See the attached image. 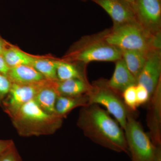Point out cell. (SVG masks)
<instances>
[{"mask_svg":"<svg viewBox=\"0 0 161 161\" xmlns=\"http://www.w3.org/2000/svg\"><path fill=\"white\" fill-rule=\"evenodd\" d=\"M77 125L84 135L95 144L129 155L123 129L99 105L91 104L81 107Z\"/></svg>","mask_w":161,"mask_h":161,"instance_id":"6da1fadb","label":"cell"},{"mask_svg":"<svg viewBox=\"0 0 161 161\" xmlns=\"http://www.w3.org/2000/svg\"><path fill=\"white\" fill-rule=\"evenodd\" d=\"M10 118L18 134L26 137L53 134L61 127L64 119L44 112L35 99L23 105Z\"/></svg>","mask_w":161,"mask_h":161,"instance_id":"7a4b0ae2","label":"cell"},{"mask_svg":"<svg viewBox=\"0 0 161 161\" xmlns=\"http://www.w3.org/2000/svg\"><path fill=\"white\" fill-rule=\"evenodd\" d=\"M121 58V50L107 43L100 33L81 39L63 60L87 64L94 61L116 62Z\"/></svg>","mask_w":161,"mask_h":161,"instance_id":"3957f363","label":"cell"},{"mask_svg":"<svg viewBox=\"0 0 161 161\" xmlns=\"http://www.w3.org/2000/svg\"><path fill=\"white\" fill-rule=\"evenodd\" d=\"M104 40L122 50L139 51L147 53L151 50L153 36L135 21L113 25L112 29L101 32Z\"/></svg>","mask_w":161,"mask_h":161,"instance_id":"277c9868","label":"cell"},{"mask_svg":"<svg viewBox=\"0 0 161 161\" xmlns=\"http://www.w3.org/2000/svg\"><path fill=\"white\" fill-rule=\"evenodd\" d=\"M124 130L131 161H161V147L153 144L132 114Z\"/></svg>","mask_w":161,"mask_h":161,"instance_id":"5b68a950","label":"cell"},{"mask_svg":"<svg viewBox=\"0 0 161 161\" xmlns=\"http://www.w3.org/2000/svg\"><path fill=\"white\" fill-rule=\"evenodd\" d=\"M86 94L90 104L103 106L125 130L128 115L132 114V112L125 105L121 96L107 86L106 80H99L93 83Z\"/></svg>","mask_w":161,"mask_h":161,"instance_id":"8992f818","label":"cell"},{"mask_svg":"<svg viewBox=\"0 0 161 161\" xmlns=\"http://www.w3.org/2000/svg\"><path fill=\"white\" fill-rule=\"evenodd\" d=\"M136 20L152 35L161 32V0H134Z\"/></svg>","mask_w":161,"mask_h":161,"instance_id":"52a82bcc","label":"cell"},{"mask_svg":"<svg viewBox=\"0 0 161 161\" xmlns=\"http://www.w3.org/2000/svg\"><path fill=\"white\" fill-rule=\"evenodd\" d=\"M43 81L27 84L12 83L9 93L2 103L5 111L10 117L14 115L23 105L34 99Z\"/></svg>","mask_w":161,"mask_h":161,"instance_id":"ba28073f","label":"cell"},{"mask_svg":"<svg viewBox=\"0 0 161 161\" xmlns=\"http://www.w3.org/2000/svg\"><path fill=\"white\" fill-rule=\"evenodd\" d=\"M161 50H151L147 53V60L137 78V84L145 87L151 96L161 82Z\"/></svg>","mask_w":161,"mask_h":161,"instance_id":"9c48e42d","label":"cell"},{"mask_svg":"<svg viewBox=\"0 0 161 161\" xmlns=\"http://www.w3.org/2000/svg\"><path fill=\"white\" fill-rule=\"evenodd\" d=\"M109 15L113 25L137 21L132 5L126 0H92Z\"/></svg>","mask_w":161,"mask_h":161,"instance_id":"30bf717a","label":"cell"},{"mask_svg":"<svg viewBox=\"0 0 161 161\" xmlns=\"http://www.w3.org/2000/svg\"><path fill=\"white\" fill-rule=\"evenodd\" d=\"M148 103L147 121L150 130L149 135L155 146L161 147V82Z\"/></svg>","mask_w":161,"mask_h":161,"instance_id":"8fae6325","label":"cell"},{"mask_svg":"<svg viewBox=\"0 0 161 161\" xmlns=\"http://www.w3.org/2000/svg\"><path fill=\"white\" fill-rule=\"evenodd\" d=\"M115 62L112 77L110 80H106V82L111 89L121 96L126 89L137 84V80L127 68L122 58Z\"/></svg>","mask_w":161,"mask_h":161,"instance_id":"7c38bea8","label":"cell"},{"mask_svg":"<svg viewBox=\"0 0 161 161\" xmlns=\"http://www.w3.org/2000/svg\"><path fill=\"white\" fill-rule=\"evenodd\" d=\"M58 81L43 80L34 98L44 112L52 115H56L55 104L59 95L57 88Z\"/></svg>","mask_w":161,"mask_h":161,"instance_id":"4fadbf2b","label":"cell"},{"mask_svg":"<svg viewBox=\"0 0 161 161\" xmlns=\"http://www.w3.org/2000/svg\"><path fill=\"white\" fill-rule=\"evenodd\" d=\"M6 76L12 83L21 84L39 83L46 80L32 66L28 65L9 68Z\"/></svg>","mask_w":161,"mask_h":161,"instance_id":"5bb4252c","label":"cell"},{"mask_svg":"<svg viewBox=\"0 0 161 161\" xmlns=\"http://www.w3.org/2000/svg\"><path fill=\"white\" fill-rule=\"evenodd\" d=\"M89 104V99L87 94L78 96L59 95L55 104V112L56 115L64 119L76 108H81Z\"/></svg>","mask_w":161,"mask_h":161,"instance_id":"9a60e30c","label":"cell"},{"mask_svg":"<svg viewBox=\"0 0 161 161\" xmlns=\"http://www.w3.org/2000/svg\"><path fill=\"white\" fill-rule=\"evenodd\" d=\"M86 78H73L63 81H58L57 88L60 95L78 96L85 95L91 89Z\"/></svg>","mask_w":161,"mask_h":161,"instance_id":"2e32d148","label":"cell"},{"mask_svg":"<svg viewBox=\"0 0 161 161\" xmlns=\"http://www.w3.org/2000/svg\"><path fill=\"white\" fill-rule=\"evenodd\" d=\"M2 55L9 68L20 65L32 66L35 58V56L25 53L10 43L3 52Z\"/></svg>","mask_w":161,"mask_h":161,"instance_id":"e0dca14e","label":"cell"},{"mask_svg":"<svg viewBox=\"0 0 161 161\" xmlns=\"http://www.w3.org/2000/svg\"><path fill=\"white\" fill-rule=\"evenodd\" d=\"M147 53L139 51H122V59L136 80L146 63Z\"/></svg>","mask_w":161,"mask_h":161,"instance_id":"ac0fdd59","label":"cell"},{"mask_svg":"<svg viewBox=\"0 0 161 161\" xmlns=\"http://www.w3.org/2000/svg\"><path fill=\"white\" fill-rule=\"evenodd\" d=\"M58 61L53 58L35 57L32 66L46 80L58 81L57 67Z\"/></svg>","mask_w":161,"mask_h":161,"instance_id":"d6986e66","label":"cell"},{"mask_svg":"<svg viewBox=\"0 0 161 161\" xmlns=\"http://www.w3.org/2000/svg\"><path fill=\"white\" fill-rule=\"evenodd\" d=\"M58 81H63L73 78H86L84 72L72 62L58 60L57 67Z\"/></svg>","mask_w":161,"mask_h":161,"instance_id":"ffe728a7","label":"cell"},{"mask_svg":"<svg viewBox=\"0 0 161 161\" xmlns=\"http://www.w3.org/2000/svg\"><path fill=\"white\" fill-rule=\"evenodd\" d=\"M136 86H132L127 88L123 92L121 96L125 105L132 112L136 111L138 107L136 99Z\"/></svg>","mask_w":161,"mask_h":161,"instance_id":"44dd1931","label":"cell"},{"mask_svg":"<svg viewBox=\"0 0 161 161\" xmlns=\"http://www.w3.org/2000/svg\"><path fill=\"white\" fill-rule=\"evenodd\" d=\"M136 91L138 106L148 103L151 96L147 88L143 86L137 84L136 86Z\"/></svg>","mask_w":161,"mask_h":161,"instance_id":"7402d4cb","label":"cell"},{"mask_svg":"<svg viewBox=\"0 0 161 161\" xmlns=\"http://www.w3.org/2000/svg\"><path fill=\"white\" fill-rule=\"evenodd\" d=\"M12 85V82L6 75L0 74V103L6 98Z\"/></svg>","mask_w":161,"mask_h":161,"instance_id":"603a6c76","label":"cell"},{"mask_svg":"<svg viewBox=\"0 0 161 161\" xmlns=\"http://www.w3.org/2000/svg\"><path fill=\"white\" fill-rule=\"evenodd\" d=\"M0 161H22L14 143L0 156Z\"/></svg>","mask_w":161,"mask_h":161,"instance_id":"cb8c5ba5","label":"cell"},{"mask_svg":"<svg viewBox=\"0 0 161 161\" xmlns=\"http://www.w3.org/2000/svg\"><path fill=\"white\" fill-rule=\"evenodd\" d=\"M14 143L12 140H0V156Z\"/></svg>","mask_w":161,"mask_h":161,"instance_id":"d4e9b609","label":"cell"},{"mask_svg":"<svg viewBox=\"0 0 161 161\" xmlns=\"http://www.w3.org/2000/svg\"><path fill=\"white\" fill-rule=\"evenodd\" d=\"M9 69V67L6 64L2 55L0 54V74L6 76Z\"/></svg>","mask_w":161,"mask_h":161,"instance_id":"484cf974","label":"cell"},{"mask_svg":"<svg viewBox=\"0 0 161 161\" xmlns=\"http://www.w3.org/2000/svg\"><path fill=\"white\" fill-rule=\"evenodd\" d=\"M9 43L4 40L0 35V54L2 55L6 47L9 45Z\"/></svg>","mask_w":161,"mask_h":161,"instance_id":"4316f807","label":"cell"},{"mask_svg":"<svg viewBox=\"0 0 161 161\" xmlns=\"http://www.w3.org/2000/svg\"><path fill=\"white\" fill-rule=\"evenodd\" d=\"M127 2H129L131 5H132V7H133V2H134V0H126Z\"/></svg>","mask_w":161,"mask_h":161,"instance_id":"83f0119b","label":"cell"},{"mask_svg":"<svg viewBox=\"0 0 161 161\" xmlns=\"http://www.w3.org/2000/svg\"><path fill=\"white\" fill-rule=\"evenodd\" d=\"M82 1H87V0H82Z\"/></svg>","mask_w":161,"mask_h":161,"instance_id":"f1b7e54d","label":"cell"}]
</instances>
